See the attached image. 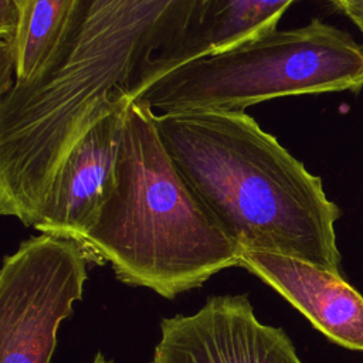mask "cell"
<instances>
[{
    "mask_svg": "<svg viewBox=\"0 0 363 363\" xmlns=\"http://www.w3.org/2000/svg\"><path fill=\"white\" fill-rule=\"evenodd\" d=\"M296 0H186L152 37L128 88L135 99L166 72L277 30Z\"/></svg>",
    "mask_w": 363,
    "mask_h": 363,
    "instance_id": "obj_6",
    "label": "cell"
},
{
    "mask_svg": "<svg viewBox=\"0 0 363 363\" xmlns=\"http://www.w3.org/2000/svg\"><path fill=\"white\" fill-rule=\"evenodd\" d=\"M20 6L17 0H0V96L16 82Z\"/></svg>",
    "mask_w": 363,
    "mask_h": 363,
    "instance_id": "obj_11",
    "label": "cell"
},
{
    "mask_svg": "<svg viewBox=\"0 0 363 363\" xmlns=\"http://www.w3.org/2000/svg\"><path fill=\"white\" fill-rule=\"evenodd\" d=\"M238 267L275 289L330 342L363 352V296L342 275L258 251H241Z\"/></svg>",
    "mask_w": 363,
    "mask_h": 363,
    "instance_id": "obj_9",
    "label": "cell"
},
{
    "mask_svg": "<svg viewBox=\"0 0 363 363\" xmlns=\"http://www.w3.org/2000/svg\"><path fill=\"white\" fill-rule=\"evenodd\" d=\"M346 16L363 33V0H322Z\"/></svg>",
    "mask_w": 363,
    "mask_h": 363,
    "instance_id": "obj_12",
    "label": "cell"
},
{
    "mask_svg": "<svg viewBox=\"0 0 363 363\" xmlns=\"http://www.w3.org/2000/svg\"><path fill=\"white\" fill-rule=\"evenodd\" d=\"M363 88V47L320 18L183 64L135 99L155 115L244 111L281 96Z\"/></svg>",
    "mask_w": 363,
    "mask_h": 363,
    "instance_id": "obj_4",
    "label": "cell"
},
{
    "mask_svg": "<svg viewBox=\"0 0 363 363\" xmlns=\"http://www.w3.org/2000/svg\"><path fill=\"white\" fill-rule=\"evenodd\" d=\"M159 136L197 199L241 251L340 274L339 207L319 176L244 111L155 115Z\"/></svg>",
    "mask_w": 363,
    "mask_h": 363,
    "instance_id": "obj_2",
    "label": "cell"
},
{
    "mask_svg": "<svg viewBox=\"0 0 363 363\" xmlns=\"http://www.w3.org/2000/svg\"><path fill=\"white\" fill-rule=\"evenodd\" d=\"M130 96L123 94L72 146L58 167L33 228L81 244L108 200Z\"/></svg>",
    "mask_w": 363,
    "mask_h": 363,
    "instance_id": "obj_8",
    "label": "cell"
},
{
    "mask_svg": "<svg viewBox=\"0 0 363 363\" xmlns=\"http://www.w3.org/2000/svg\"><path fill=\"white\" fill-rule=\"evenodd\" d=\"M17 1L20 23L14 85H24L40 77L52 61L74 17L78 0Z\"/></svg>",
    "mask_w": 363,
    "mask_h": 363,
    "instance_id": "obj_10",
    "label": "cell"
},
{
    "mask_svg": "<svg viewBox=\"0 0 363 363\" xmlns=\"http://www.w3.org/2000/svg\"><path fill=\"white\" fill-rule=\"evenodd\" d=\"M89 262L79 242L44 233L3 258L0 363L51 362L60 323L82 299Z\"/></svg>",
    "mask_w": 363,
    "mask_h": 363,
    "instance_id": "obj_5",
    "label": "cell"
},
{
    "mask_svg": "<svg viewBox=\"0 0 363 363\" xmlns=\"http://www.w3.org/2000/svg\"><path fill=\"white\" fill-rule=\"evenodd\" d=\"M91 363H113V360H108L102 352H98Z\"/></svg>",
    "mask_w": 363,
    "mask_h": 363,
    "instance_id": "obj_13",
    "label": "cell"
},
{
    "mask_svg": "<svg viewBox=\"0 0 363 363\" xmlns=\"http://www.w3.org/2000/svg\"><path fill=\"white\" fill-rule=\"evenodd\" d=\"M183 0H78L34 81L0 96V213L33 227L62 160L128 94L155 31Z\"/></svg>",
    "mask_w": 363,
    "mask_h": 363,
    "instance_id": "obj_1",
    "label": "cell"
},
{
    "mask_svg": "<svg viewBox=\"0 0 363 363\" xmlns=\"http://www.w3.org/2000/svg\"><path fill=\"white\" fill-rule=\"evenodd\" d=\"M152 363H302L282 328L261 323L247 294L211 295L193 315L160 320Z\"/></svg>",
    "mask_w": 363,
    "mask_h": 363,
    "instance_id": "obj_7",
    "label": "cell"
},
{
    "mask_svg": "<svg viewBox=\"0 0 363 363\" xmlns=\"http://www.w3.org/2000/svg\"><path fill=\"white\" fill-rule=\"evenodd\" d=\"M81 245L92 262H109L118 281L166 299L237 267L241 255L180 176L152 109L136 99L125 112L112 191Z\"/></svg>",
    "mask_w": 363,
    "mask_h": 363,
    "instance_id": "obj_3",
    "label": "cell"
}]
</instances>
